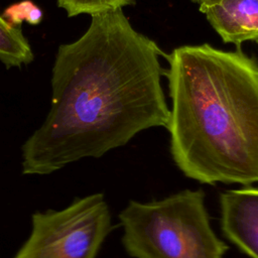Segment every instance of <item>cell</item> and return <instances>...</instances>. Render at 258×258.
Listing matches in <instances>:
<instances>
[{
	"mask_svg": "<svg viewBox=\"0 0 258 258\" xmlns=\"http://www.w3.org/2000/svg\"><path fill=\"white\" fill-rule=\"evenodd\" d=\"M200 11L225 43L258 44V0H218L200 5Z\"/></svg>",
	"mask_w": 258,
	"mask_h": 258,
	"instance_id": "6",
	"label": "cell"
},
{
	"mask_svg": "<svg viewBox=\"0 0 258 258\" xmlns=\"http://www.w3.org/2000/svg\"><path fill=\"white\" fill-rule=\"evenodd\" d=\"M119 219L123 246L134 258H222L228 250L211 227L201 189L131 201Z\"/></svg>",
	"mask_w": 258,
	"mask_h": 258,
	"instance_id": "3",
	"label": "cell"
},
{
	"mask_svg": "<svg viewBox=\"0 0 258 258\" xmlns=\"http://www.w3.org/2000/svg\"><path fill=\"white\" fill-rule=\"evenodd\" d=\"M32 59L33 52L20 27L0 15V61L11 68L28 64Z\"/></svg>",
	"mask_w": 258,
	"mask_h": 258,
	"instance_id": "7",
	"label": "cell"
},
{
	"mask_svg": "<svg viewBox=\"0 0 258 258\" xmlns=\"http://www.w3.org/2000/svg\"><path fill=\"white\" fill-rule=\"evenodd\" d=\"M134 0H57L58 7L66 10L69 17L87 13L93 15L99 12L122 9L131 5Z\"/></svg>",
	"mask_w": 258,
	"mask_h": 258,
	"instance_id": "8",
	"label": "cell"
},
{
	"mask_svg": "<svg viewBox=\"0 0 258 258\" xmlns=\"http://www.w3.org/2000/svg\"><path fill=\"white\" fill-rule=\"evenodd\" d=\"M3 17L14 25H19L23 20L34 25L41 20L42 13L32 2L23 1L9 6L4 11Z\"/></svg>",
	"mask_w": 258,
	"mask_h": 258,
	"instance_id": "9",
	"label": "cell"
},
{
	"mask_svg": "<svg viewBox=\"0 0 258 258\" xmlns=\"http://www.w3.org/2000/svg\"><path fill=\"white\" fill-rule=\"evenodd\" d=\"M110 231L104 196L90 195L61 211L33 214L31 234L15 258H96Z\"/></svg>",
	"mask_w": 258,
	"mask_h": 258,
	"instance_id": "4",
	"label": "cell"
},
{
	"mask_svg": "<svg viewBox=\"0 0 258 258\" xmlns=\"http://www.w3.org/2000/svg\"><path fill=\"white\" fill-rule=\"evenodd\" d=\"M91 16L87 31L57 49L49 112L22 146L24 174H49L101 157L145 129L168 127L159 61L165 53L122 9Z\"/></svg>",
	"mask_w": 258,
	"mask_h": 258,
	"instance_id": "1",
	"label": "cell"
},
{
	"mask_svg": "<svg viewBox=\"0 0 258 258\" xmlns=\"http://www.w3.org/2000/svg\"><path fill=\"white\" fill-rule=\"evenodd\" d=\"M194 3H197L200 5H206V4H211V3H214L218 0H191Z\"/></svg>",
	"mask_w": 258,
	"mask_h": 258,
	"instance_id": "10",
	"label": "cell"
},
{
	"mask_svg": "<svg viewBox=\"0 0 258 258\" xmlns=\"http://www.w3.org/2000/svg\"><path fill=\"white\" fill-rule=\"evenodd\" d=\"M221 227L240 251L258 258V188L227 190L220 196Z\"/></svg>",
	"mask_w": 258,
	"mask_h": 258,
	"instance_id": "5",
	"label": "cell"
},
{
	"mask_svg": "<svg viewBox=\"0 0 258 258\" xmlns=\"http://www.w3.org/2000/svg\"><path fill=\"white\" fill-rule=\"evenodd\" d=\"M170 153L207 184L258 181V62L240 48L182 45L165 54Z\"/></svg>",
	"mask_w": 258,
	"mask_h": 258,
	"instance_id": "2",
	"label": "cell"
}]
</instances>
